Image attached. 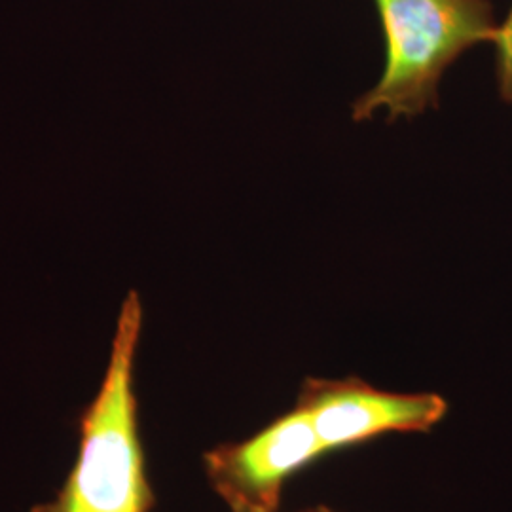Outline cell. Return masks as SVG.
<instances>
[{
	"instance_id": "obj_1",
	"label": "cell",
	"mask_w": 512,
	"mask_h": 512,
	"mask_svg": "<svg viewBox=\"0 0 512 512\" xmlns=\"http://www.w3.org/2000/svg\"><path fill=\"white\" fill-rule=\"evenodd\" d=\"M143 325L139 294L129 293L112 340L109 368L82 418L80 452L55 499L31 512H150L154 495L139 437L133 366Z\"/></svg>"
},
{
	"instance_id": "obj_5",
	"label": "cell",
	"mask_w": 512,
	"mask_h": 512,
	"mask_svg": "<svg viewBox=\"0 0 512 512\" xmlns=\"http://www.w3.org/2000/svg\"><path fill=\"white\" fill-rule=\"evenodd\" d=\"M497 46V86L501 99L512 105V8L509 18L499 27Z\"/></svg>"
},
{
	"instance_id": "obj_4",
	"label": "cell",
	"mask_w": 512,
	"mask_h": 512,
	"mask_svg": "<svg viewBox=\"0 0 512 512\" xmlns=\"http://www.w3.org/2000/svg\"><path fill=\"white\" fill-rule=\"evenodd\" d=\"M296 404L310 414L327 454L387 433H429L448 414L446 399L437 393L385 391L357 376H310Z\"/></svg>"
},
{
	"instance_id": "obj_6",
	"label": "cell",
	"mask_w": 512,
	"mask_h": 512,
	"mask_svg": "<svg viewBox=\"0 0 512 512\" xmlns=\"http://www.w3.org/2000/svg\"><path fill=\"white\" fill-rule=\"evenodd\" d=\"M298 512H336L332 511V509H329V507H313V509H306V511H298Z\"/></svg>"
},
{
	"instance_id": "obj_2",
	"label": "cell",
	"mask_w": 512,
	"mask_h": 512,
	"mask_svg": "<svg viewBox=\"0 0 512 512\" xmlns=\"http://www.w3.org/2000/svg\"><path fill=\"white\" fill-rule=\"evenodd\" d=\"M385 38L378 84L351 107L355 122L387 110V120L439 107L440 78L461 55L499 35L490 0H374Z\"/></svg>"
},
{
	"instance_id": "obj_3",
	"label": "cell",
	"mask_w": 512,
	"mask_h": 512,
	"mask_svg": "<svg viewBox=\"0 0 512 512\" xmlns=\"http://www.w3.org/2000/svg\"><path fill=\"white\" fill-rule=\"evenodd\" d=\"M310 414L293 410L241 442L205 452V475L230 512H277L291 476L325 456Z\"/></svg>"
}]
</instances>
